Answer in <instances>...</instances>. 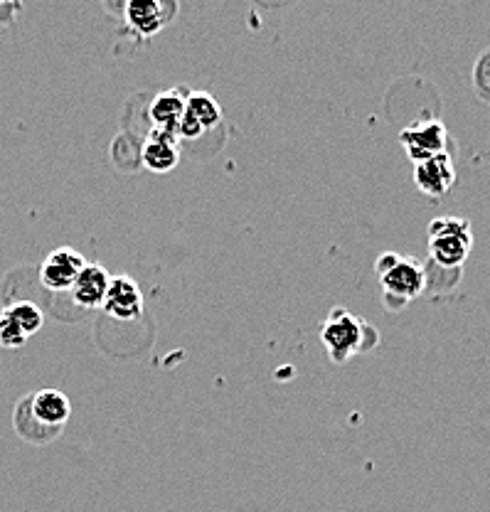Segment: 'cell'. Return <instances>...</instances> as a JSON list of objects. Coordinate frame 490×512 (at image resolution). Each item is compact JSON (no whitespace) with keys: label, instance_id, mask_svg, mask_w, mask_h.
Returning <instances> with one entry per match:
<instances>
[{"label":"cell","instance_id":"cell-1","mask_svg":"<svg viewBox=\"0 0 490 512\" xmlns=\"http://www.w3.org/2000/svg\"><path fill=\"white\" fill-rule=\"evenodd\" d=\"M321 340L326 345L330 360L343 365L355 352L375 348L380 338H377V330L370 323L353 316L345 308H333L321 328Z\"/></svg>","mask_w":490,"mask_h":512},{"label":"cell","instance_id":"cell-2","mask_svg":"<svg viewBox=\"0 0 490 512\" xmlns=\"http://www.w3.org/2000/svg\"><path fill=\"white\" fill-rule=\"evenodd\" d=\"M375 274L392 308H402L404 303L419 298L429 284L424 266L394 252H385L375 261Z\"/></svg>","mask_w":490,"mask_h":512},{"label":"cell","instance_id":"cell-3","mask_svg":"<svg viewBox=\"0 0 490 512\" xmlns=\"http://www.w3.org/2000/svg\"><path fill=\"white\" fill-rule=\"evenodd\" d=\"M426 232H429V254L434 264L458 274L473 249L471 222L461 217H439L429 224Z\"/></svg>","mask_w":490,"mask_h":512},{"label":"cell","instance_id":"cell-4","mask_svg":"<svg viewBox=\"0 0 490 512\" xmlns=\"http://www.w3.org/2000/svg\"><path fill=\"white\" fill-rule=\"evenodd\" d=\"M20 409L33 416L37 426L47 429L52 436H60L62 426L67 424L69 414H72V404H69L67 394L60 392V389H40V392L30 394L20 404Z\"/></svg>","mask_w":490,"mask_h":512},{"label":"cell","instance_id":"cell-5","mask_svg":"<svg viewBox=\"0 0 490 512\" xmlns=\"http://www.w3.org/2000/svg\"><path fill=\"white\" fill-rule=\"evenodd\" d=\"M399 141H402L407 156L419 163V160L434 158L439 153H446L449 148V131L441 121H419V124H412L399 133Z\"/></svg>","mask_w":490,"mask_h":512},{"label":"cell","instance_id":"cell-6","mask_svg":"<svg viewBox=\"0 0 490 512\" xmlns=\"http://www.w3.org/2000/svg\"><path fill=\"white\" fill-rule=\"evenodd\" d=\"M84 256L72 247H60L55 252L47 254V259L42 261L40 266V284L47 288V291H69L77 279L79 271L84 269Z\"/></svg>","mask_w":490,"mask_h":512},{"label":"cell","instance_id":"cell-7","mask_svg":"<svg viewBox=\"0 0 490 512\" xmlns=\"http://www.w3.org/2000/svg\"><path fill=\"white\" fill-rule=\"evenodd\" d=\"M412 178L419 192H424L426 197L446 195L456 183L454 160H451L449 153H439L434 158L419 160V163H414Z\"/></svg>","mask_w":490,"mask_h":512},{"label":"cell","instance_id":"cell-8","mask_svg":"<svg viewBox=\"0 0 490 512\" xmlns=\"http://www.w3.org/2000/svg\"><path fill=\"white\" fill-rule=\"evenodd\" d=\"M101 308L116 320H136L143 313L141 286L126 274L111 276L109 291H106Z\"/></svg>","mask_w":490,"mask_h":512},{"label":"cell","instance_id":"cell-9","mask_svg":"<svg viewBox=\"0 0 490 512\" xmlns=\"http://www.w3.org/2000/svg\"><path fill=\"white\" fill-rule=\"evenodd\" d=\"M141 160L153 173H170L180 163V138L175 133L153 128L141 151Z\"/></svg>","mask_w":490,"mask_h":512},{"label":"cell","instance_id":"cell-10","mask_svg":"<svg viewBox=\"0 0 490 512\" xmlns=\"http://www.w3.org/2000/svg\"><path fill=\"white\" fill-rule=\"evenodd\" d=\"M111 274L99 264H84V269L79 271L77 279L69 291H72V298L77 306L82 308H101L104 303L106 291H109Z\"/></svg>","mask_w":490,"mask_h":512},{"label":"cell","instance_id":"cell-11","mask_svg":"<svg viewBox=\"0 0 490 512\" xmlns=\"http://www.w3.org/2000/svg\"><path fill=\"white\" fill-rule=\"evenodd\" d=\"M185 99H188V92H185L183 87L156 94V99L148 106V119H151L153 128L168 133L178 131L180 119H183L185 114ZM175 136H178V133H175Z\"/></svg>","mask_w":490,"mask_h":512},{"label":"cell","instance_id":"cell-12","mask_svg":"<svg viewBox=\"0 0 490 512\" xmlns=\"http://www.w3.org/2000/svg\"><path fill=\"white\" fill-rule=\"evenodd\" d=\"M126 23H129V28L136 30L138 35H156L165 23L163 3L161 0H129V3H126Z\"/></svg>","mask_w":490,"mask_h":512},{"label":"cell","instance_id":"cell-13","mask_svg":"<svg viewBox=\"0 0 490 512\" xmlns=\"http://www.w3.org/2000/svg\"><path fill=\"white\" fill-rule=\"evenodd\" d=\"M185 111L202 126V131H210V128L220 126L222 121V106L217 104L215 96L207 92H188Z\"/></svg>","mask_w":490,"mask_h":512},{"label":"cell","instance_id":"cell-14","mask_svg":"<svg viewBox=\"0 0 490 512\" xmlns=\"http://www.w3.org/2000/svg\"><path fill=\"white\" fill-rule=\"evenodd\" d=\"M3 313L8 316L10 320H13L15 325H18L20 330H23L25 335H35L37 330L42 328V323H45V316H42L40 308L35 306V303L30 301H15L10 303L8 308H3Z\"/></svg>","mask_w":490,"mask_h":512},{"label":"cell","instance_id":"cell-15","mask_svg":"<svg viewBox=\"0 0 490 512\" xmlns=\"http://www.w3.org/2000/svg\"><path fill=\"white\" fill-rule=\"evenodd\" d=\"M28 343V335L18 328L3 311H0V345L5 350H18Z\"/></svg>","mask_w":490,"mask_h":512},{"label":"cell","instance_id":"cell-16","mask_svg":"<svg viewBox=\"0 0 490 512\" xmlns=\"http://www.w3.org/2000/svg\"><path fill=\"white\" fill-rule=\"evenodd\" d=\"M488 67H490V52H483L481 57H478L476 67H473V77H476V92L481 96L483 101H488Z\"/></svg>","mask_w":490,"mask_h":512},{"label":"cell","instance_id":"cell-17","mask_svg":"<svg viewBox=\"0 0 490 512\" xmlns=\"http://www.w3.org/2000/svg\"><path fill=\"white\" fill-rule=\"evenodd\" d=\"M0 3H10V0H0Z\"/></svg>","mask_w":490,"mask_h":512}]
</instances>
